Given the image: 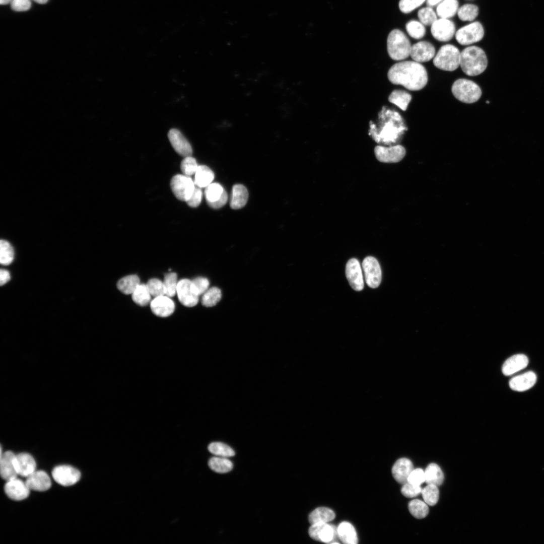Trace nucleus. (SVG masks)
Masks as SVG:
<instances>
[{
  "label": "nucleus",
  "mask_w": 544,
  "mask_h": 544,
  "mask_svg": "<svg viewBox=\"0 0 544 544\" xmlns=\"http://www.w3.org/2000/svg\"><path fill=\"white\" fill-rule=\"evenodd\" d=\"M457 14L462 21H472L479 14V8L473 4H466L459 8Z\"/></svg>",
  "instance_id": "36"
},
{
  "label": "nucleus",
  "mask_w": 544,
  "mask_h": 544,
  "mask_svg": "<svg viewBox=\"0 0 544 544\" xmlns=\"http://www.w3.org/2000/svg\"><path fill=\"white\" fill-rule=\"evenodd\" d=\"M458 9L457 0H443L437 7L436 14L440 18L449 19L457 13Z\"/></svg>",
  "instance_id": "30"
},
{
  "label": "nucleus",
  "mask_w": 544,
  "mask_h": 544,
  "mask_svg": "<svg viewBox=\"0 0 544 544\" xmlns=\"http://www.w3.org/2000/svg\"><path fill=\"white\" fill-rule=\"evenodd\" d=\"M425 482V472L421 468L414 469L409 475L407 482L417 486H421Z\"/></svg>",
  "instance_id": "50"
},
{
  "label": "nucleus",
  "mask_w": 544,
  "mask_h": 544,
  "mask_svg": "<svg viewBox=\"0 0 544 544\" xmlns=\"http://www.w3.org/2000/svg\"><path fill=\"white\" fill-rule=\"evenodd\" d=\"M457 41L462 45H468L482 39L484 36V29L482 24L474 22L462 27L455 33Z\"/></svg>",
  "instance_id": "8"
},
{
  "label": "nucleus",
  "mask_w": 544,
  "mask_h": 544,
  "mask_svg": "<svg viewBox=\"0 0 544 544\" xmlns=\"http://www.w3.org/2000/svg\"><path fill=\"white\" fill-rule=\"evenodd\" d=\"M422 488L421 486H417L406 482L403 484L401 489L402 494L407 498H413L421 493Z\"/></svg>",
  "instance_id": "49"
},
{
  "label": "nucleus",
  "mask_w": 544,
  "mask_h": 544,
  "mask_svg": "<svg viewBox=\"0 0 544 544\" xmlns=\"http://www.w3.org/2000/svg\"><path fill=\"white\" fill-rule=\"evenodd\" d=\"M451 91L457 100L465 103L475 102L482 95L480 87L474 82L465 79L456 80L452 84Z\"/></svg>",
  "instance_id": "6"
},
{
  "label": "nucleus",
  "mask_w": 544,
  "mask_h": 544,
  "mask_svg": "<svg viewBox=\"0 0 544 544\" xmlns=\"http://www.w3.org/2000/svg\"><path fill=\"white\" fill-rule=\"evenodd\" d=\"M536 381V374L532 371H528L511 378L509 385L513 390L523 391L531 388Z\"/></svg>",
  "instance_id": "23"
},
{
  "label": "nucleus",
  "mask_w": 544,
  "mask_h": 544,
  "mask_svg": "<svg viewBox=\"0 0 544 544\" xmlns=\"http://www.w3.org/2000/svg\"><path fill=\"white\" fill-rule=\"evenodd\" d=\"M411 100V95L401 90H393L388 97V100L390 103L395 104L403 111L406 110Z\"/></svg>",
  "instance_id": "33"
},
{
  "label": "nucleus",
  "mask_w": 544,
  "mask_h": 544,
  "mask_svg": "<svg viewBox=\"0 0 544 544\" xmlns=\"http://www.w3.org/2000/svg\"><path fill=\"white\" fill-rule=\"evenodd\" d=\"M437 15L436 12L430 7L422 8L418 12L420 22L426 26H431L437 20Z\"/></svg>",
  "instance_id": "45"
},
{
  "label": "nucleus",
  "mask_w": 544,
  "mask_h": 544,
  "mask_svg": "<svg viewBox=\"0 0 544 544\" xmlns=\"http://www.w3.org/2000/svg\"><path fill=\"white\" fill-rule=\"evenodd\" d=\"M346 275L351 287L356 291H360L364 288L362 271L359 261L351 258L347 262L346 266Z\"/></svg>",
  "instance_id": "15"
},
{
  "label": "nucleus",
  "mask_w": 544,
  "mask_h": 544,
  "mask_svg": "<svg viewBox=\"0 0 544 544\" xmlns=\"http://www.w3.org/2000/svg\"><path fill=\"white\" fill-rule=\"evenodd\" d=\"M152 312L156 315L165 317L171 315L175 309L174 302L168 296L155 297L150 303Z\"/></svg>",
  "instance_id": "19"
},
{
  "label": "nucleus",
  "mask_w": 544,
  "mask_h": 544,
  "mask_svg": "<svg viewBox=\"0 0 544 544\" xmlns=\"http://www.w3.org/2000/svg\"><path fill=\"white\" fill-rule=\"evenodd\" d=\"M431 26L432 36L439 41H449L456 33L454 23L448 19H437Z\"/></svg>",
  "instance_id": "14"
},
{
  "label": "nucleus",
  "mask_w": 544,
  "mask_h": 544,
  "mask_svg": "<svg viewBox=\"0 0 544 544\" xmlns=\"http://www.w3.org/2000/svg\"><path fill=\"white\" fill-rule=\"evenodd\" d=\"M248 192L242 184L233 185L230 198V207L232 209L238 210L243 208L247 203Z\"/></svg>",
  "instance_id": "26"
},
{
  "label": "nucleus",
  "mask_w": 544,
  "mask_h": 544,
  "mask_svg": "<svg viewBox=\"0 0 544 544\" xmlns=\"http://www.w3.org/2000/svg\"><path fill=\"white\" fill-rule=\"evenodd\" d=\"M14 257V251L11 244L5 240L0 241V262L7 265L12 263Z\"/></svg>",
  "instance_id": "41"
},
{
  "label": "nucleus",
  "mask_w": 544,
  "mask_h": 544,
  "mask_svg": "<svg viewBox=\"0 0 544 544\" xmlns=\"http://www.w3.org/2000/svg\"><path fill=\"white\" fill-rule=\"evenodd\" d=\"M387 51L390 58L402 60L410 55L412 45L405 34L399 29H394L388 35Z\"/></svg>",
  "instance_id": "4"
},
{
  "label": "nucleus",
  "mask_w": 544,
  "mask_h": 544,
  "mask_svg": "<svg viewBox=\"0 0 544 544\" xmlns=\"http://www.w3.org/2000/svg\"><path fill=\"white\" fill-rule=\"evenodd\" d=\"M16 455L10 451L1 456L0 472L2 478L6 481L17 478L18 475L15 465Z\"/></svg>",
  "instance_id": "22"
},
{
  "label": "nucleus",
  "mask_w": 544,
  "mask_h": 544,
  "mask_svg": "<svg viewBox=\"0 0 544 544\" xmlns=\"http://www.w3.org/2000/svg\"><path fill=\"white\" fill-rule=\"evenodd\" d=\"M488 59L484 51L477 46H470L460 52V66L464 74L475 76L487 68Z\"/></svg>",
  "instance_id": "3"
},
{
  "label": "nucleus",
  "mask_w": 544,
  "mask_h": 544,
  "mask_svg": "<svg viewBox=\"0 0 544 544\" xmlns=\"http://www.w3.org/2000/svg\"><path fill=\"white\" fill-rule=\"evenodd\" d=\"M405 28L409 35L416 39L422 38L426 34L424 25L416 20L408 22L405 25Z\"/></svg>",
  "instance_id": "42"
},
{
  "label": "nucleus",
  "mask_w": 544,
  "mask_h": 544,
  "mask_svg": "<svg viewBox=\"0 0 544 544\" xmlns=\"http://www.w3.org/2000/svg\"><path fill=\"white\" fill-rule=\"evenodd\" d=\"M35 2L39 4H44L46 3L48 0H32Z\"/></svg>",
  "instance_id": "58"
},
{
  "label": "nucleus",
  "mask_w": 544,
  "mask_h": 544,
  "mask_svg": "<svg viewBox=\"0 0 544 544\" xmlns=\"http://www.w3.org/2000/svg\"><path fill=\"white\" fill-rule=\"evenodd\" d=\"M408 507L411 514L417 519L425 518L429 513L427 504L420 500H413L409 503Z\"/></svg>",
  "instance_id": "35"
},
{
  "label": "nucleus",
  "mask_w": 544,
  "mask_h": 544,
  "mask_svg": "<svg viewBox=\"0 0 544 544\" xmlns=\"http://www.w3.org/2000/svg\"><path fill=\"white\" fill-rule=\"evenodd\" d=\"M11 9L16 12H23L29 10L31 7V0H12Z\"/></svg>",
  "instance_id": "52"
},
{
  "label": "nucleus",
  "mask_w": 544,
  "mask_h": 544,
  "mask_svg": "<svg viewBox=\"0 0 544 544\" xmlns=\"http://www.w3.org/2000/svg\"><path fill=\"white\" fill-rule=\"evenodd\" d=\"M54 481L63 486H70L77 483L81 478V473L76 468L61 465L55 467L52 471Z\"/></svg>",
  "instance_id": "13"
},
{
  "label": "nucleus",
  "mask_w": 544,
  "mask_h": 544,
  "mask_svg": "<svg viewBox=\"0 0 544 544\" xmlns=\"http://www.w3.org/2000/svg\"><path fill=\"white\" fill-rule=\"evenodd\" d=\"M12 0H0V4L2 5H6L11 4Z\"/></svg>",
  "instance_id": "57"
},
{
  "label": "nucleus",
  "mask_w": 544,
  "mask_h": 544,
  "mask_svg": "<svg viewBox=\"0 0 544 544\" xmlns=\"http://www.w3.org/2000/svg\"><path fill=\"white\" fill-rule=\"evenodd\" d=\"M426 0H400L399 8L401 12L407 14L421 6Z\"/></svg>",
  "instance_id": "48"
},
{
  "label": "nucleus",
  "mask_w": 544,
  "mask_h": 544,
  "mask_svg": "<svg viewBox=\"0 0 544 544\" xmlns=\"http://www.w3.org/2000/svg\"><path fill=\"white\" fill-rule=\"evenodd\" d=\"M213 171L206 165H199L195 173L194 184L200 188L206 187L214 179Z\"/></svg>",
  "instance_id": "29"
},
{
  "label": "nucleus",
  "mask_w": 544,
  "mask_h": 544,
  "mask_svg": "<svg viewBox=\"0 0 544 544\" xmlns=\"http://www.w3.org/2000/svg\"><path fill=\"white\" fill-rule=\"evenodd\" d=\"M365 279L367 285L373 289L377 288L381 281V269L378 260L372 256H367L362 262Z\"/></svg>",
  "instance_id": "10"
},
{
  "label": "nucleus",
  "mask_w": 544,
  "mask_h": 544,
  "mask_svg": "<svg viewBox=\"0 0 544 544\" xmlns=\"http://www.w3.org/2000/svg\"><path fill=\"white\" fill-rule=\"evenodd\" d=\"M177 276L175 273H170L164 275L163 284L165 294L169 297H173L176 292L177 286Z\"/></svg>",
  "instance_id": "44"
},
{
  "label": "nucleus",
  "mask_w": 544,
  "mask_h": 544,
  "mask_svg": "<svg viewBox=\"0 0 544 544\" xmlns=\"http://www.w3.org/2000/svg\"><path fill=\"white\" fill-rule=\"evenodd\" d=\"M389 81L400 85L411 91L422 89L428 82V74L421 63L415 61H403L394 64L387 74Z\"/></svg>",
  "instance_id": "1"
},
{
  "label": "nucleus",
  "mask_w": 544,
  "mask_h": 544,
  "mask_svg": "<svg viewBox=\"0 0 544 544\" xmlns=\"http://www.w3.org/2000/svg\"><path fill=\"white\" fill-rule=\"evenodd\" d=\"M382 112L383 126L379 130L370 127L369 134L378 144L397 145L407 130L405 122L396 111L383 108Z\"/></svg>",
  "instance_id": "2"
},
{
  "label": "nucleus",
  "mask_w": 544,
  "mask_h": 544,
  "mask_svg": "<svg viewBox=\"0 0 544 544\" xmlns=\"http://www.w3.org/2000/svg\"><path fill=\"white\" fill-rule=\"evenodd\" d=\"M169 140L174 150L181 156H191L192 149L188 141L177 129L172 128L168 133Z\"/></svg>",
  "instance_id": "17"
},
{
  "label": "nucleus",
  "mask_w": 544,
  "mask_h": 544,
  "mask_svg": "<svg viewBox=\"0 0 544 544\" xmlns=\"http://www.w3.org/2000/svg\"><path fill=\"white\" fill-rule=\"evenodd\" d=\"M200 188L195 186L192 195L186 201L187 204L190 207L196 208L200 205L202 196V192Z\"/></svg>",
  "instance_id": "53"
},
{
  "label": "nucleus",
  "mask_w": 544,
  "mask_h": 544,
  "mask_svg": "<svg viewBox=\"0 0 544 544\" xmlns=\"http://www.w3.org/2000/svg\"><path fill=\"white\" fill-rule=\"evenodd\" d=\"M30 490L45 491L51 487V480L47 473L43 470H37L27 477L25 481Z\"/></svg>",
  "instance_id": "21"
},
{
  "label": "nucleus",
  "mask_w": 544,
  "mask_h": 544,
  "mask_svg": "<svg viewBox=\"0 0 544 544\" xmlns=\"http://www.w3.org/2000/svg\"><path fill=\"white\" fill-rule=\"evenodd\" d=\"M414 466L412 461L406 458L398 459L392 468V474L395 480L398 483L404 484L407 482V479Z\"/></svg>",
  "instance_id": "20"
},
{
  "label": "nucleus",
  "mask_w": 544,
  "mask_h": 544,
  "mask_svg": "<svg viewBox=\"0 0 544 544\" xmlns=\"http://www.w3.org/2000/svg\"><path fill=\"white\" fill-rule=\"evenodd\" d=\"M208 448L211 453L217 456L228 458L235 455L234 450L222 442L211 443L209 445Z\"/></svg>",
  "instance_id": "37"
},
{
  "label": "nucleus",
  "mask_w": 544,
  "mask_h": 544,
  "mask_svg": "<svg viewBox=\"0 0 544 544\" xmlns=\"http://www.w3.org/2000/svg\"><path fill=\"white\" fill-rule=\"evenodd\" d=\"M151 296L147 285L140 284L132 294L131 297L136 304L141 306H145L149 303Z\"/></svg>",
  "instance_id": "38"
},
{
  "label": "nucleus",
  "mask_w": 544,
  "mask_h": 544,
  "mask_svg": "<svg viewBox=\"0 0 544 544\" xmlns=\"http://www.w3.org/2000/svg\"><path fill=\"white\" fill-rule=\"evenodd\" d=\"M425 472V482L427 485L440 486L444 480V474L440 467L436 463H430Z\"/></svg>",
  "instance_id": "31"
},
{
  "label": "nucleus",
  "mask_w": 544,
  "mask_h": 544,
  "mask_svg": "<svg viewBox=\"0 0 544 544\" xmlns=\"http://www.w3.org/2000/svg\"><path fill=\"white\" fill-rule=\"evenodd\" d=\"M10 275L9 272L4 269H1L0 270V285L3 286L5 284L10 280Z\"/></svg>",
  "instance_id": "55"
},
{
  "label": "nucleus",
  "mask_w": 544,
  "mask_h": 544,
  "mask_svg": "<svg viewBox=\"0 0 544 544\" xmlns=\"http://www.w3.org/2000/svg\"><path fill=\"white\" fill-rule=\"evenodd\" d=\"M205 190V195L207 203L217 201L221 198L225 191L222 186L218 183H211Z\"/></svg>",
  "instance_id": "39"
},
{
  "label": "nucleus",
  "mask_w": 544,
  "mask_h": 544,
  "mask_svg": "<svg viewBox=\"0 0 544 544\" xmlns=\"http://www.w3.org/2000/svg\"><path fill=\"white\" fill-rule=\"evenodd\" d=\"M308 533L313 539L325 543H332L337 536V528L324 522L311 524Z\"/></svg>",
  "instance_id": "11"
},
{
  "label": "nucleus",
  "mask_w": 544,
  "mask_h": 544,
  "mask_svg": "<svg viewBox=\"0 0 544 544\" xmlns=\"http://www.w3.org/2000/svg\"><path fill=\"white\" fill-rule=\"evenodd\" d=\"M528 364V359L524 354L514 355L508 358L503 363L502 371L504 375L509 376L525 368Z\"/></svg>",
  "instance_id": "25"
},
{
  "label": "nucleus",
  "mask_w": 544,
  "mask_h": 544,
  "mask_svg": "<svg viewBox=\"0 0 544 544\" xmlns=\"http://www.w3.org/2000/svg\"><path fill=\"white\" fill-rule=\"evenodd\" d=\"M140 285L139 277L135 275L125 276L120 279L117 284L118 289L122 293L132 294Z\"/></svg>",
  "instance_id": "32"
},
{
  "label": "nucleus",
  "mask_w": 544,
  "mask_h": 544,
  "mask_svg": "<svg viewBox=\"0 0 544 544\" xmlns=\"http://www.w3.org/2000/svg\"><path fill=\"white\" fill-rule=\"evenodd\" d=\"M222 293L220 289L217 287H212L208 289L203 294L201 303L206 307H212L216 305L221 300Z\"/></svg>",
  "instance_id": "40"
},
{
  "label": "nucleus",
  "mask_w": 544,
  "mask_h": 544,
  "mask_svg": "<svg viewBox=\"0 0 544 544\" xmlns=\"http://www.w3.org/2000/svg\"><path fill=\"white\" fill-rule=\"evenodd\" d=\"M198 166L195 159L191 156L184 157L180 164L183 174L188 176L195 174Z\"/></svg>",
  "instance_id": "46"
},
{
  "label": "nucleus",
  "mask_w": 544,
  "mask_h": 544,
  "mask_svg": "<svg viewBox=\"0 0 544 544\" xmlns=\"http://www.w3.org/2000/svg\"><path fill=\"white\" fill-rule=\"evenodd\" d=\"M208 465L212 470L220 473L228 472L233 467V463L227 458L217 456L210 459Z\"/></svg>",
  "instance_id": "34"
},
{
  "label": "nucleus",
  "mask_w": 544,
  "mask_h": 544,
  "mask_svg": "<svg viewBox=\"0 0 544 544\" xmlns=\"http://www.w3.org/2000/svg\"><path fill=\"white\" fill-rule=\"evenodd\" d=\"M443 0H426L428 7H432L440 3Z\"/></svg>",
  "instance_id": "56"
},
{
  "label": "nucleus",
  "mask_w": 544,
  "mask_h": 544,
  "mask_svg": "<svg viewBox=\"0 0 544 544\" xmlns=\"http://www.w3.org/2000/svg\"><path fill=\"white\" fill-rule=\"evenodd\" d=\"M15 465L18 474L27 477L35 471L36 462L34 458L27 453L16 455Z\"/></svg>",
  "instance_id": "24"
},
{
  "label": "nucleus",
  "mask_w": 544,
  "mask_h": 544,
  "mask_svg": "<svg viewBox=\"0 0 544 544\" xmlns=\"http://www.w3.org/2000/svg\"><path fill=\"white\" fill-rule=\"evenodd\" d=\"M191 282L199 296L203 294L208 289L209 281L206 278L197 277L192 280Z\"/></svg>",
  "instance_id": "51"
},
{
  "label": "nucleus",
  "mask_w": 544,
  "mask_h": 544,
  "mask_svg": "<svg viewBox=\"0 0 544 544\" xmlns=\"http://www.w3.org/2000/svg\"><path fill=\"white\" fill-rule=\"evenodd\" d=\"M228 194L225 190L222 196L216 201L207 203L209 207L213 209H219L224 206L228 200Z\"/></svg>",
  "instance_id": "54"
},
{
  "label": "nucleus",
  "mask_w": 544,
  "mask_h": 544,
  "mask_svg": "<svg viewBox=\"0 0 544 544\" xmlns=\"http://www.w3.org/2000/svg\"><path fill=\"white\" fill-rule=\"evenodd\" d=\"M376 159L380 162L386 163H394L400 161L405 156L406 151L401 145H395L388 146L378 145L374 149Z\"/></svg>",
  "instance_id": "9"
},
{
  "label": "nucleus",
  "mask_w": 544,
  "mask_h": 544,
  "mask_svg": "<svg viewBox=\"0 0 544 544\" xmlns=\"http://www.w3.org/2000/svg\"><path fill=\"white\" fill-rule=\"evenodd\" d=\"M146 285L151 295L155 298L165 294L163 282L158 279H150Z\"/></svg>",
  "instance_id": "47"
},
{
  "label": "nucleus",
  "mask_w": 544,
  "mask_h": 544,
  "mask_svg": "<svg viewBox=\"0 0 544 544\" xmlns=\"http://www.w3.org/2000/svg\"><path fill=\"white\" fill-rule=\"evenodd\" d=\"M170 187L178 199L186 202L192 195L195 185L190 176L177 174L172 178Z\"/></svg>",
  "instance_id": "7"
},
{
  "label": "nucleus",
  "mask_w": 544,
  "mask_h": 544,
  "mask_svg": "<svg viewBox=\"0 0 544 544\" xmlns=\"http://www.w3.org/2000/svg\"><path fill=\"white\" fill-rule=\"evenodd\" d=\"M435 55V48L430 42L419 41L412 45L410 56L416 62L422 63L428 61Z\"/></svg>",
  "instance_id": "18"
},
{
  "label": "nucleus",
  "mask_w": 544,
  "mask_h": 544,
  "mask_svg": "<svg viewBox=\"0 0 544 544\" xmlns=\"http://www.w3.org/2000/svg\"><path fill=\"white\" fill-rule=\"evenodd\" d=\"M4 489L8 497L16 501L27 498L30 490L26 482L17 478L7 481Z\"/></svg>",
  "instance_id": "16"
},
{
  "label": "nucleus",
  "mask_w": 544,
  "mask_h": 544,
  "mask_svg": "<svg viewBox=\"0 0 544 544\" xmlns=\"http://www.w3.org/2000/svg\"><path fill=\"white\" fill-rule=\"evenodd\" d=\"M421 493L424 501L428 505L434 506L437 503L439 496L438 486L434 485H427L422 489Z\"/></svg>",
  "instance_id": "43"
},
{
  "label": "nucleus",
  "mask_w": 544,
  "mask_h": 544,
  "mask_svg": "<svg viewBox=\"0 0 544 544\" xmlns=\"http://www.w3.org/2000/svg\"><path fill=\"white\" fill-rule=\"evenodd\" d=\"M337 534L340 540L345 544H357V534L353 525L347 521L339 523L337 527Z\"/></svg>",
  "instance_id": "27"
},
{
  "label": "nucleus",
  "mask_w": 544,
  "mask_h": 544,
  "mask_svg": "<svg viewBox=\"0 0 544 544\" xmlns=\"http://www.w3.org/2000/svg\"><path fill=\"white\" fill-rule=\"evenodd\" d=\"M460 52L453 45H443L433 59L434 65L445 71H453L460 65Z\"/></svg>",
  "instance_id": "5"
},
{
  "label": "nucleus",
  "mask_w": 544,
  "mask_h": 544,
  "mask_svg": "<svg viewBox=\"0 0 544 544\" xmlns=\"http://www.w3.org/2000/svg\"><path fill=\"white\" fill-rule=\"evenodd\" d=\"M335 517L333 510L326 507H318L312 511L308 516V520L311 524L324 522L328 523Z\"/></svg>",
  "instance_id": "28"
},
{
  "label": "nucleus",
  "mask_w": 544,
  "mask_h": 544,
  "mask_svg": "<svg viewBox=\"0 0 544 544\" xmlns=\"http://www.w3.org/2000/svg\"><path fill=\"white\" fill-rule=\"evenodd\" d=\"M176 293L179 301L184 306L193 307L198 302L199 295L188 279H182L178 282Z\"/></svg>",
  "instance_id": "12"
}]
</instances>
